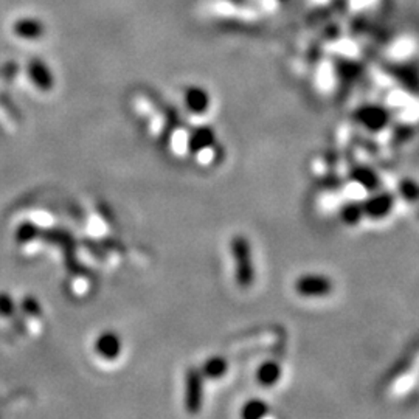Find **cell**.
Returning <instances> with one entry per match:
<instances>
[{
  "instance_id": "ba28073f",
  "label": "cell",
  "mask_w": 419,
  "mask_h": 419,
  "mask_svg": "<svg viewBox=\"0 0 419 419\" xmlns=\"http://www.w3.org/2000/svg\"><path fill=\"white\" fill-rule=\"evenodd\" d=\"M95 351L106 360H114L121 353V340L117 334L108 331L98 337L95 342Z\"/></svg>"
},
{
  "instance_id": "277c9868",
  "label": "cell",
  "mask_w": 419,
  "mask_h": 419,
  "mask_svg": "<svg viewBox=\"0 0 419 419\" xmlns=\"http://www.w3.org/2000/svg\"><path fill=\"white\" fill-rule=\"evenodd\" d=\"M204 401V376L199 368H188L185 374V409L196 415L202 409Z\"/></svg>"
},
{
  "instance_id": "4fadbf2b",
  "label": "cell",
  "mask_w": 419,
  "mask_h": 419,
  "mask_svg": "<svg viewBox=\"0 0 419 419\" xmlns=\"http://www.w3.org/2000/svg\"><path fill=\"white\" fill-rule=\"evenodd\" d=\"M339 217L343 224L348 225V227H355V225H359L365 219L364 208H362V202L351 201V202L343 204L339 211Z\"/></svg>"
},
{
  "instance_id": "52a82bcc",
  "label": "cell",
  "mask_w": 419,
  "mask_h": 419,
  "mask_svg": "<svg viewBox=\"0 0 419 419\" xmlns=\"http://www.w3.org/2000/svg\"><path fill=\"white\" fill-rule=\"evenodd\" d=\"M349 176H351L353 182L360 185L362 188L367 190L368 193L380 190V185H382V180H380L379 174L374 171L373 168L365 165L354 166L351 173H349Z\"/></svg>"
},
{
  "instance_id": "7a4b0ae2",
  "label": "cell",
  "mask_w": 419,
  "mask_h": 419,
  "mask_svg": "<svg viewBox=\"0 0 419 419\" xmlns=\"http://www.w3.org/2000/svg\"><path fill=\"white\" fill-rule=\"evenodd\" d=\"M293 289L303 298H327L334 292V281L323 273H303L295 280Z\"/></svg>"
},
{
  "instance_id": "8992f818",
  "label": "cell",
  "mask_w": 419,
  "mask_h": 419,
  "mask_svg": "<svg viewBox=\"0 0 419 419\" xmlns=\"http://www.w3.org/2000/svg\"><path fill=\"white\" fill-rule=\"evenodd\" d=\"M283 378V367L277 360H264L258 365L255 373V379L262 389H273L280 384Z\"/></svg>"
},
{
  "instance_id": "5b68a950",
  "label": "cell",
  "mask_w": 419,
  "mask_h": 419,
  "mask_svg": "<svg viewBox=\"0 0 419 419\" xmlns=\"http://www.w3.org/2000/svg\"><path fill=\"white\" fill-rule=\"evenodd\" d=\"M362 208H364V215L368 219H384L390 216V213L395 208V196L385 190L373 191L362 202Z\"/></svg>"
},
{
  "instance_id": "9a60e30c",
  "label": "cell",
  "mask_w": 419,
  "mask_h": 419,
  "mask_svg": "<svg viewBox=\"0 0 419 419\" xmlns=\"http://www.w3.org/2000/svg\"><path fill=\"white\" fill-rule=\"evenodd\" d=\"M14 31L17 36L25 37V39H36L43 33V25L35 19H22L16 22Z\"/></svg>"
},
{
  "instance_id": "9c48e42d",
  "label": "cell",
  "mask_w": 419,
  "mask_h": 419,
  "mask_svg": "<svg viewBox=\"0 0 419 419\" xmlns=\"http://www.w3.org/2000/svg\"><path fill=\"white\" fill-rule=\"evenodd\" d=\"M210 103H211V99H210L208 92L202 89V87L193 86L185 93L186 109H188L191 114H195V115L205 114V112H207L210 108Z\"/></svg>"
},
{
  "instance_id": "5bb4252c",
  "label": "cell",
  "mask_w": 419,
  "mask_h": 419,
  "mask_svg": "<svg viewBox=\"0 0 419 419\" xmlns=\"http://www.w3.org/2000/svg\"><path fill=\"white\" fill-rule=\"evenodd\" d=\"M269 413H271V405L261 398L249 399L241 409V418L244 419H262Z\"/></svg>"
},
{
  "instance_id": "8fae6325",
  "label": "cell",
  "mask_w": 419,
  "mask_h": 419,
  "mask_svg": "<svg viewBox=\"0 0 419 419\" xmlns=\"http://www.w3.org/2000/svg\"><path fill=\"white\" fill-rule=\"evenodd\" d=\"M199 370H201L204 379L216 380L224 378L228 373V362L222 355H211L210 359L204 362Z\"/></svg>"
},
{
  "instance_id": "6da1fadb",
  "label": "cell",
  "mask_w": 419,
  "mask_h": 419,
  "mask_svg": "<svg viewBox=\"0 0 419 419\" xmlns=\"http://www.w3.org/2000/svg\"><path fill=\"white\" fill-rule=\"evenodd\" d=\"M230 252L233 256L235 264V280L241 289H250L256 278V269L253 264L252 244L244 235H236L231 237Z\"/></svg>"
},
{
  "instance_id": "7c38bea8",
  "label": "cell",
  "mask_w": 419,
  "mask_h": 419,
  "mask_svg": "<svg viewBox=\"0 0 419 419\" xmlns=\"http://www.w3.org/2000/svg\"><path fill=\"white\" fill-rule=\"evenodd\" d=\"M28 75L36 87L41 90H50L53 87V77L46 64L41 61H33L28 67Z\"/></svg>"
},
{
  "instance_id": "30bf717a",
  "label": "cell",
  "mask_w": 419,
  "mask_h": 419,
  "mask_svg": "<svg viewBox=\"0 0 419 419\" xmlns=\"http://www.w3.org/2000/svg\"><path fill=\"white\" fill-rule=\"evenodd\" d=\"M215 142H216L215 130L208 126H201L193 130V134L188 140V149L193 154L202 153L205 149H208L215 145Z\"/></svg>"
},
{
  "instance_id": "3957f363",
  "label": "cell",
  "mask_w": 419,
  "mask_h": 419,
  "mask_svg": "<svg viewBox=\"0 0 419 419\" xmlns=\"http://www.w3.org/2000/svg\"><path fill=\"white\" fill-rule=\"evenodd\" d=\"M354 120L370 133H380L389 126L391 114L380 104H365L354 112Z\"/></svg>"
},
{
  "instance_id": "2e32d148",
  "label": "cell",
  "mask_w": 419,
  "mask_h": 419,
  "mask_svg": "<svg viewBox=\"0 0 419 419\" xmlns=\"http://www.w3.org/2000/svg\"><path fill=\"white\" fill-rule=\"evenodd\" d=\"M14 312V302H12L8 293H0V315L10 317Z\"/></svg>"
}]
</instances>
